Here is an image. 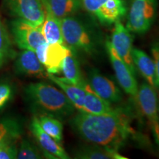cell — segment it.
Instances as JSON below:
<instances>
[{
    "mask_svg": "<svg viewBox=\"0 0 159 159\" xmlns=\"http://www.w3.org/2000/svg\"><path fill=\"white\" fill-rule=\"evenodd\" d=\"M131 122L130 114L120 108L102 114L78 111L71 119L72 128L85 141L116 150L136 133Z\"/></svg>",
    "mask_w": 159,
    "mask_h": 159,
    "instance_id": "6da1fadb",
    "label": "cell"
},
{
    "mask_svg": "<svg viewBox=\"0 0 159 159\" xmlns=\"http://www.w3.org/2000/svg\"><path fill=\"white\" fill-rule=\"evenodd\" d=\"M24 97L35 115H49L60 119L72 116L75 106L63 91L43 82L31 83L23 90Z\"/></svg>",
    "mask_w": 159,
    "mask_h": 159,
    "instance_id": "7a4b0ae2",
    "label": "cell"
},
{
    "mask_svg": "<svg viewBox=\"0 0 159 159\" xmlns=\"http://www.w3.org/2000/svg\"><path fill=\"white\" fill-rule=\"evenodd\" d=\"M64 44L73 51L94 56L98 52L99 42L94 30L75 16L61 19Z\"/></svg>",
    "mask_w": 159,
    "mask_h": 159,
    "instance_id": "3957f363",
    "label": "cell"
},
{
    "mask_svg": "<svg viewBox=\"0 0 159 159\" xmlns=\"http://www.w3.org/2000/svg\"><path fill=\"white\" fill-rule=\"evenodd\" d=\"M158 0H132L126 27L139 35L146 33L156 21Z\"/></svg>",
    "mask_w": 159,
    "mask_h": 159,
    "instance_id": "277c9868",
    "label": "cell"
},
{
    "mask_svg": "<svg viewBox=\"0 0 159 159\" xmlns=\"http://www.w3.org/2000/svg\"><path fill=\"white\" fill-rule=\"evenodd\" d=\"M85 11L103 25H111L126 15L124 0H80Z\"/></svg>",
    "mask_w": 159,
    "mask_h": 159,
    "instance_id": "5b68a950",
    "label": "cell"
},
{
    "mask_svg": "<svg viewBox=\"0 0 159 159\" xmlns=\"http://www.w3.org/2000/svg\"><path fill=\"white\" fill-rule=\"evenodd\" d=\"M137 101L142 114L148 119L155 142L159 148V114L156 89L144 83L140 85Z\"/></svg>",
    "mask_w": 159,
    "mask_h": 159,
    "instance_id": "8992f818",
    "label": "cell"
},
{
    "mask_svg": "<svg viewBox=\"0 0 159 159\" xmlns=\"http://www.w3.org/2000/svg\"><path fill=\"white\" fill-rule=\"evenodd\" d=\"M10 27L13 42L19 49L35 51L40 44L46 42L41 26L15 19L11 22Z\"/></svg>",
    "mask_w": 159,
    "mask_h": 159,
    "instance_id": "52a82bcc",
    "label": "cell"
},
{
    "mask_svg": "<svg viewBox=\"0 0 159 159\" xmlns=\"http://www.w3.org/2000/svg\"><path fill=\"white\" fill-rule=\"evenodd\" d=\"M7 13L16 19L25 20L35 26H41L46 12L41 0H4Z\"/></svg>",
    "mask_w": 159,
    "mask_h": 159,
    "instance_id": "ba28073f",
    "label": "cell"
},
{
    "mask_svg": "<svg viewBox=\"0 0 159 159\" xmlns=\"http://www.w3.org/2000/svg\"><path fill=\"white\" fill-rule=\"evenodd\" d=\"M105 47L119 85L122 87L125 93L136 99L139 88L135 77L136 75L122 61L110 41H107L105 42Z\"/></svg>",
    "mask_w": 159,
    "mask_h": 159,
    "instance_id": "9c48e42d",
    "label": "cell"
},
{
    "mask_svg": "<svg viewBox=\"0 0 159 159\" xmlns=\"http://www.w3.org/2000/svg\"><path fill=\"white\" fill-rule=\"evenodd\" d=\"M110 41L122 61L136 75V69L132 58L133 37L130 34V31L125 27L121 20L115 21L114 28Z\"/></svg>",
    "mask_w": 159,
    "mask_h": 159,
    "instance_id": "30bf717a",
    "label": "cell"
},
{
    "mask_svg": "<svg viewBox=\"0 0 159 159\" xmlns=\"http://www.w3.org/2000/svg\"><path fill=\"white\" fill-rule=\"evenodd\" d=\"M30 128L33 136L42 148L43 156H44L46 158L59 159L70 158L61 144L57 142L54 139L52 138L43 130L35 115L31 119Z\"/></svg>",
    "mask_w": 159,
    "mask_h": 159,
    "instance_id": "8fae6325",
    "label": "cell"
},
{
    "mask_svg": "<svg viewBox=\"0 0 159 159\" xmlns=\"http://www.w3.org/2000/svg\"><path fill=\"white\" fill-rule=\"evenodd\" d=\"M89 81L91 88L108 102L117 103L122 100V92L118 86L97 69H93L89 71Z\"/></svg>",
    "mask_w": 159,
    "mask_h": 159,
    "instance_id": "7c38bea8",
    "label": "cell"
},
{
    "mask_svg": "<svg viewBox=\"0 0 159 159\" xmlns=\"http://www.w3.org/2000/svg\"><path fill=\"white\" fill-rule=\"evenodd\" d=\"M14 70L17 75L29 77H41L45 73L43 65L30 49H21L16 56Z\"/></svg>",
    "mask_w": 159,
    "mask_h": 159,
    "instance_id": "4fadbf2b",
    "label": "cell"
},
{
    "mask_svg": "<svg viewBox=\"0 0 159 159\" xmlns=\"http://www.w3.org/2000/svg\"><path fill=\"white\" fill-rule=\"evenodd\" d=\"M69 47L62 43H48L46 49L43 65L48 74L57 75L61 73L64 58Z\"/></svg>",
    "mask_w": 159,
    "mask_h": 159,
    "instance_id": "5bb4252c",
    "label": "cell"
},
{
    "mask_svg": "<svg viewBox=\"0 0 159 159\" xmlns=\"http://www.w3.org/2000/svg\"><path fill=\"white\" fill-rule=\"evenodd\" d=\"M61 73L63 77L61 78L71 84L84 88L85 85L88 83L83 78L75 51L69 48L68 53L63 61Z\"/></svg>",
    "mask_w": 159,
    "mask_h": 159,
    "instance_id": "9a60e30c",
    "label": "cell"
},
{
    "mask_svg": "<svg viewBox=\"0 0 159 159\" xmlns=\"http://www.w3.org/2000/svg\"><path fill=\"white\" fill-rule=\"evenodd\" d=\"M45 11L61 19L74 16L83 7L80 0H41Z\"/></svg>",
    "mask_w": 159,
    "mask_h": 159,
    "instance_id": "2e32d148",
    "label": "cell"
},
{
    "mask_svg": "<svg viewBox=\"0 0 159 159\" xmlns=\"http://www.w3.org/2000/svg\"><path fill=\"white\" fill-rule=\"evenodd\" d=\"M132 58L135 67L146 82L156 89V69L152 58L138 48H133Z\"/></svg>",
    "mask_w": 159,
    "mask_h": 159,
    "instance_id": "e0dca14e",
    "label": "cell"
},
{
    "mask_svg": "<svg viewBox=\"0 0 159 159\" xmlns=\"http://www.w3.org/2000/svg\"><path fill=\"white\" fill-rule=\"evenodd\" d=\"M85 91V95L83 101V112L92 114H102L109 113L114 110L111 103L99 97L87 83L83 88Z\"/></svg>",
    "mask_w": 159,
    "mask_h": 159,
    "instance_id": "ac0fdd59",
    "label": "cell"
},
{
    "mask_svg": "<svg viewBox=\"0 0 159 159\" xmlns=\"http://www.w3.org/2000/svg\"><path fill=\"white\" fill-rule=\"evenodd\" d=\"M23 134L21 123L15 117H5L0 120V148L18 142Z\"/></svg>",
    "mask_w": 159,
    "mask_h": 159,
    "instance_id": "d6986e66",
    "label": "cell"
},
{
    "mask_svg": "<svg viewBox=\"0 0 159 159\" xmlns=\"http://www.w3.org/2000/svg\"><path fill=\"white\" fill-rule=\"evenodd\" d=\"M48 78L50 80L55 83V84L61 88L63 92L68 97V99L71 101L75 108L79 111H83V101L85 95V91L83 88L77 86V85L71 84L66 82L60 77L55 76V75L47 74Z\"/></svg>",
    "mask_w": 159,
    "mask_h": 159,
    "instance_id": "ffe728a7",
    "label": "cell"
},
{
    "mask_svg": "<svg viewBox=\"0 0 159 159\" xmlns=\"http://www.w3.org/2000/svg\"><path fill=\"white\" fill-rule=\"evenodd\" d=\"M75 158L79 159H126L118 152V150L92 144L91 146L83 147L76 151Z\"/></svg>",
    "mask_w": 159,
    "mask_h": 159,
    "instance_id": "44dd1931",
    "label": "cell"
},
{
    "mask_svg": "<svg viewBox=\"0 0 159 159\" xmlns=\"http://www.w3.org/2000/svg\"><path fill=\"white\" fill-rule=\"evenodd\" d=\"M41 27L46 42L48 43H58L64 44L61 19L54 16L48 12H46L44 21L41 25Z\"/></svg>",
    "mask_w": 159,
    "mask_h": 159,
    "instance_id": "7402d4cb",
    "label": "cell"
},
{
    "mask_svg": "<svg viewBox=\"0 0 159 159\" xmlns=\"http://www.w3.org/2000/svg\"><path fill=\"white\" fill-rule=\"evenodd\" d=\"M36 116L43 130L57 142L61 144L63 141V126L61 120L49 115L41 114Z\"/></svg>",
    "mask_w": 159,
    "mask_h": 159,
    "instance_id": "603a6c76",
    "label": "cell"
},
{
    "mask_svg": "<svg viewBox=\"0 0 159 159\" xmlns=\"http://www.w3.org/2000/svg\"><path fill=\"white\" fill-rule=\"evenodd\" d=\"M16 57V52L8 32L0 18V69Z\"/></svg>",
    "mask_w": 159,
    "mask_h": 159,
    "instance_id": "cb8c5ba5",
    "label": "cell"
},
{
    "mask_svg": "<svg viewBox=\"0 0 159 159\" xmlns=\"http://www.w3.org/2000/svg\"><path fill=\"white\" fill-rule=\"evenodd\" d=\"M43 156L40 150L29 140L23 139L18 147L17 158L19 159H39Z\"/></svg>",
    "mask_w": 159,
    "mask_h": 159,
    "instance_id": "d4e9b609",
    "label": "cell"
},
{
    "mask_svg": "<svg viewBox=\"0 0 159 159\" xmlns=\"http://www.w3.org/2000/svg\"><path fill=\"white\" fill-rule=\"evenodd\" d=\"M14 95V85L10 81L0 80V112L9 105Z\"/></svg>",
    "mask_w": 159,
    "mask_h": 159,
    "instance_id": "484cf974",
    "label": "cell"
},
{
    "mask_svg": "<svg viewBox=\"0 0 159 159\" xmlns=\"http://www.w3.org/2000/svg\"><path fill=\"white\" fill-rule=\"evenodd\" d=\"M17 142L7 144L0 148V159L17 158Z\"/></svg>",
    "mask_w": 159,
    "mask_h": 159,
    "instance_id": "4316f807",
    "label": "cell"
},
{
    "mask_svg": "<svg viewBox=\"0 0 159 159\" xmlns=\"http://www.w3.org/2000/svg\"><path fill=\"white\" fill-rule=\"evenodd\" d=\"M151 53L156 69V89L159 90V41H156L152 43Z\"/></svg>",
    "mask_w": 159,
    "mask_h": 159,
    "instance_id": "83f0119b",
    "label": "cell"
},
{
    "mask_svg": "<svg viewBox=\"0 0 159 159\" xmlns=\"http://www.w3.org/2000/svg\"><path fill=\"white\" fill-rule=\"evenodd\" d=\"M158 114H159V102H158Z\"/></svg>",
    "mask_w": 159,
    "mask_h": 159,
    "instance_id": "f1b7e54d",
    "label": "cell"
}]
</instances>
